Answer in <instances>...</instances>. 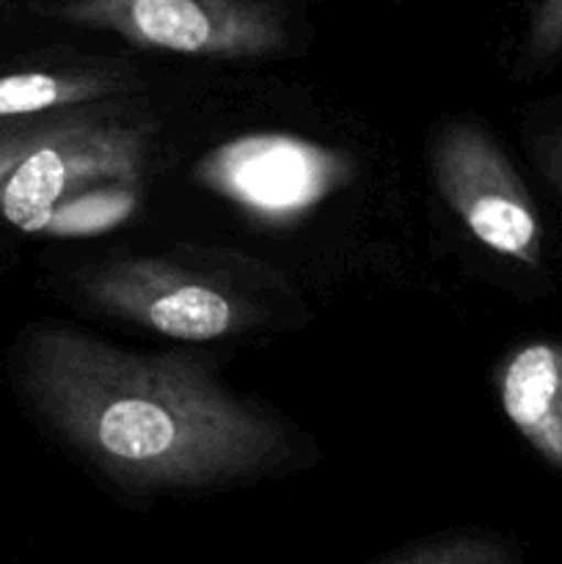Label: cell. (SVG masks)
Segmentation results:
<instances>
[{"instance_id":"6da1fadb","label":"cell","mask_w":562,"mask_h":564,"mask_svg":"<svg viewBox=\"0 0 562 564\" xmlns=\"http://www.w3.org/2000/svg\"><path fill=\"white\" fill-rule=\"evenodd\" d=\"M33 411L127 490H209L290 455L284 430L191 356H143L44 323L17 347Z\"/></svg>"},{"instance_id":"7a4b0ae2","label":"cell","mask_w":562,"mask_h":564,"mask_svg":"<svg viewBox=\"0 0 562 564\" xmlns=\"http://www.w3.org/2000/svg\"><path fill=\"white\" fill-rule=\"evenodd\" d=\"M64 17L138 47L204 58H262L284 44L279 17L257 0H72Z\"/></svg>"},{"instance_id":"3957f363","label":"cell","mask_w":562,"mask_h":564,"mask_svg":"<svg viewBox=\"0 0 562 564\" xmlns=\"http://www.w3.org/2000/svg\"><path fill=\"white\" fill-rule=\"evenodd\" d=\"M147 160V135L136 124L77 113L36 149L0 193V215L20 231H44L55 209L80 193L132 185Z\"/></svg>"},{"instance_id":"277c9868","label":"cell","mask_w":562,"mask_h":564,"mask_svg":"<svg viewBox=\"0 0 562 564\" xmlns=\"http://www.w3.org/2000/svg\"><path fill=\"white\" fill-rule=\"evenodd\" d=\"M77 286L102 312L169 339L213 341L253 323L246 301L165 259H114L86 270Z\"/></svg>"},{"instance_id":"5b68a950","label":"cell","mask_w":562,"mask_h":564,"mask_svg":"<svg viewBox=\"0 0 562 564\" xmlns=\"http://www.w3.org/2000/svg\"><path fill=\"white\" fill-rule=\"evenodd\" d=\"M439 191L490 251L523 264L543 257V226L507 154L474 124H452L433 152Z\"/></svg>"},{"instance_id":"8992f818","label":"cell","mask_w":562,"mask_h":564,"mask_svg":"<svg viewBox=\"0 0 562 564\" xmlns=\"http://www.w3.org/2000/svg\"><path fill=\"white\" fill-rule=\"evenodd\" d=\"M353 176L345 154L295 135H240L204 154L196 180L264 220L298 218Z\"/></svg>"},{"instance_id":"52a82bcc","label":"cell","mask_w":562,"mask_h":564,"mask_svg":"<svg viewBox=\"0 0 562 564\" xmlns=\"http://www.w3.org/2000/svg\"><path fill=\"white\" fill-rule=\"evenodd\" d=\"M505 416L521 438L562 471V345L529 341L518 347L499 372Z\"/></svg>"},{"instance_id":"ba28073f","label":"cell","mask_w":562,"mask_h":564,"mask_svg":"<svg viewBox=\"0 0 562 564\" xmlns=\"http://www.w3.org/2000/svg\"><path fill=\"white\" fill-rule=\"evenodd\" d=\"M121 88L125 77L108 69H39L0 75V121L75 110Z\"/></svg>"},{"instance_id":"9c48e42d","label":"cell","mask_w":562,"mask_h":564,"mask_svg":"<svg viewBox=\"0 0 562 564\" xmlns=\"http://www.w3.org/2000/svg\"><path fill=\"white\" fill-rule=\"evenodd\" d=\"M138 193L132 185H108L69 198L53 213L42 235L86 237L114 229L136 209Z\"/></svg>"},{"instance_id":"30bf717a","label":"cell","mask_w":562,"mask_h":564,"mask_svg":"<svg viewBox=\"0 0 562 564\" xmlns=\"http://www.w3.org/2000/svg\"><path fill=\"white\" fill-rule=\"evenodd\" d=\"M380 564H516L505 543L485 534H455L397 554Z\"/></svg>"},{"instance_id":"8fae6325","label":"cell","mask_w":562,"mask_h":564,"mask_svg":"<svg viewBox=\"0 0 562 564\" xmlns=\"http://www.w3.org/2000/svg\"><path fill=\"white\" fill-rule=\"evenodd\" d=\"M77 119V110H61V113L33 116V119H9L0 121V193L11 180L22 160L31 158L42 143L58 135L66 124Z\"/></svg>"},{"instance_id":"7c38bea8","label":"cell","mask_w":562,"mask_h":564,"mask_svg":"<svg viewBox=\"0 0 562 564\" xmlns=\"http://www.w3.org/2000/svg\"><path fill=\"white\" fill-rule=\"evenodd\" d=\"M562 53V0H543L529 33V61L554 58Z\"/></svg>"}]
</instances>
